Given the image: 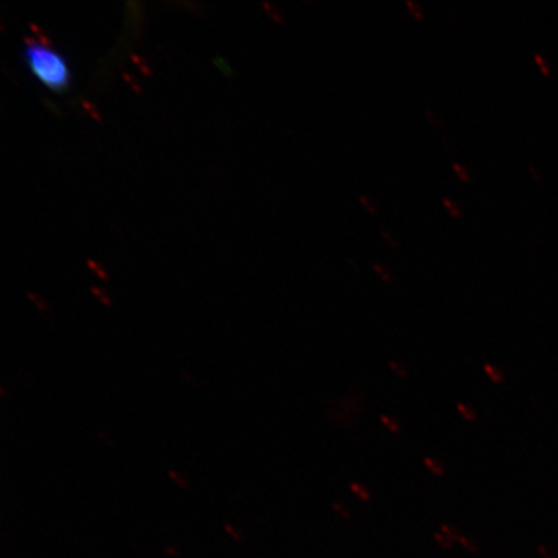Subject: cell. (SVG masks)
I'll list each match as a JSON object with an SVG mask.
<instances>
[{"mask_svg": "<svg viewBox=\"0 0 558 558\" xmlns=\"http://www.w3.org/2000/svg\"><path fill=\"white\" fill-rule=\"evenodd\" d=\"M23 59L35 78L48 89L62 94L69 88L72 74L68 61L52 47L34 39L27 40Z\"/></svg>", "mask_w": 558, "mask_h": 558, "instance_id": "1", "label": "cell"}, {"mask_svg": "<svg viewBox=\"0 0 558 558\" xmlns=\"http://www.w3.org/2000/svg\"><path fill=\"white\" fill-rule=\"evenodd\" d=\"M485 374L487 378L490 379L495 384H501L505 381L506 376L497 366H493L490 364H485L484 366Z\"/></svg>", "mask_w": 558, "mask_h": 558, "instance_id": "2", "label": "cell"}, {"mask_svg": "<svg viewBox=\"0 0 558 558\" xmlns=\"http://www.w3.org/2000/svg\"><path fill=\"white\" fill-rule=\"evenodd\" d=\"M424 465L427 466V470L434 473L435 476L441 477L445 474V466L435 458H424Z\"/></svg>", "mask_w": 558, "mask_h": 558, "instance_id": "3", "label": "cell"}, {"mask_svg": "<svg viewBox=\"0 0 558 558\" xmlns=\"http://www.w3.org/2000/svg\"><path fill=\"white\" fill-rule=\"evenodd\" d=\"M457 409H458V413L460 414V416H462L464 418V421L470 422V423L476 421V418H477L476 411H474L471 407H469V404L459 402L457 404Z\"/></svg>", "mask_w": 558, "mask_h": 558, "instance_id": "4", "label": "cell"}, {"mask_svg": "<svg viewBox=\"0 0 558 558\" xmlns=\"http://www.w3.org/2000/svg\"><path fill=\"white\" fill-rule=\"evenodd\" d=\"M380 421L388 430L392 432V434H400L401 425L396 421L395 417L388 415H381Z\"/></svg>", "mask_w": 558, "mask_h": 558, "instance_id": "5", "label": "cell"}, {"mask_svg": "<svg viewBox=\"0 0 558 558\" xmlns=\"http://www.w3.org/2000/svg\"><path fill=\"white\" fill-rule=\"evenodd\" d=\"M442 202L445 207L448 208V211L450 213L451 216H453V218H460V216H462V211H460V208L456 204V202H452L449 198H444Z\"/></svg>", "mask_w": 558, "mask_h": 558, "instance_id": "6", "label": "cell"}, {"mask_svg": "<svg viewBox=\"0 0 558 558\" xmlns=\"http://www.w3.org/2000/svg\"><path fill=\"white\" fill-rule=\"evenodd\" d=\"M389 366H390V368H392V372L397 376H400V378H407L408 369H407V367H404L403 364H400V362H397V361H390Z\"/></svg>", "mask_w": 558, "mask_h": 558, "instance_id": "7", "label": "cell"}, {"mask_svg": "<svg viewBox=\"0 0 558 558\" xmlns=\"http://www.w3.org/2000/svg\"><path fill=\"white\" fill-rule=\"evenodd\" d=\"M351 488H352V492L357 494L361 499H364V500L369 499V493L364 485H361L357 483H352Z\"/></svg>", "mask_w": 558, "mask_h": 558, "instance_id": "8", "label": "cell"}, {"mask_svg": "<svg viewBox=\"0 0 558 558\" xmlns=\"http://www.w3.org/2000/svg\"><path fill=\"white\" fill-rule=\"evenodd\" d=\"M374 270H375L376 275H378L381 279H384V281H386V282L392 281V277H390L389 271L387 270L386 267H383V265L375 264Z\"/></svg>", "mask_w": 558, "mask_h": 558, "instance_id": "9", "label": "cell"}, {"mask_svg": "<svg viewBox=\"0 0 558 558\" xmlns=\"http://www.w3.org/2000/svg\"><path fill=\"white\" fill-rule=\"evenodd\" d=\"M407 5L409 7V10L417 20H422L424 17L423 11L421 7L414 0H408Z\"/></svg>", "mask_w": 558, "mask_h": 558, "instance_id": "10", "label": "cell"}, {"mask_svg": "<svg viewBox=\"0 0 558 558\" xmlns=\"http://www.w3.org/2000/svg\"><path fill=\"white\" fill-rule=\"evenodd\" d=\"M452 169L456 170L459 179H462L463 181H470V173L464 169L463 166H460L459 163H452Z\"/></svg>", "mask_w": 558, "mask_h": 558, "instance_id": "11", "label": "cell"}, {"mask_svg": "<svg viewBox=\"0 0 558 558\" xmlns=\"http://www.w3.org/2000/svg\"><path fill=\"white\" fill-rule=\"evenodd\" d=\"M535 61H536V64H538L541 66V70H542L543 74L548 75L550 73V69H549L548 62L543 59V56L536 53L535 54Z\"/></svg>", "mask_w": 558, "mask_h": 558, "instance_id": "12", "label": "cell"}, {"mask_svg": "<svg viewBox=\"0 0 558 558\" xmlns=\"http://www.w3.org/2000/svg\"><path fill=\"white\" fill-rule=\"evenodd\" d=\"M360 199L362 202V205H364L369 213H376V206L374 205V202L372 199H368L367 197H365V195H361Z\"/></svg>", "mask_w": 558, "mask_h": 558, "instance_id": "13", "label": "cell"}, {"mask_svg": "<svg viewBox=\"0 0 558 558\" xmlns=\"http://www.w3.org/2000/svg\"><path fill=\"white\" fill-rule=\"evenodd\" d=\"M169 474H170L171 480H173V481H174V483H178V485H179V486H183V487L187 486V483H185V481H183V480H181V478L179 477V476H180V474L174 473V472H172V471H170V472H169Z\"/></svg>", "mask_w": 558, "mask_h": 558, "instance_id": "14", "label": "cell"}, {"mask_svg": "<svg viewBox=\"0 0 558 558\" xmlns=\"http://www.w3.org/2000/svg\"><path fill=\"white\" fill-rule=\"evenodd\" d=\"M381 234H383V236H386V240H387L390 244H392V246H395V247L397 246V242H396V240H395V236L390 235L388 232H383Z\"/></svg>", "mask_w": 558, "mask_h": 558, "instance_id": "15", "label": "cell"}, {"mask_svg": "<svg viewBox=\"0 0 558 558\" xmlns=\"http://www.w3.org/2000/svg\"><path fill=\"white\" fill-rule=\"evenodd\" d=\"M425 113H427V117L429 118L432 123L438 124L437 118L434 113H432V111L427 110L425 111Z\"/></svg>", "mask_w": 558, "mask_h": 558, "instance_id": "16", "label": "cell"}]
</instances>
